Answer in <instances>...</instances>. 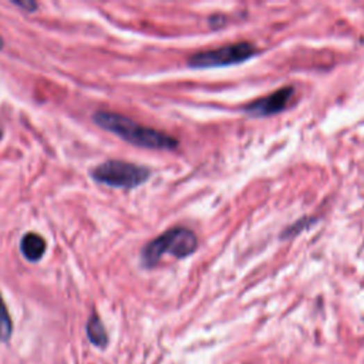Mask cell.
Masks as SVG:
<instances>
[{
	"label": "cell",
	"mask_w": 364,
	"mask_h": 364,
	"mask_svg": "<svg viewBox=\"0 0 364 364\" xmlns=\"http://www.w3.org/2000/svg\"><path fill=\"white\" fill-rule=\"evenodd\" d=\"M96 123L123 140L134 144L137 147L149 148V149H175L178 141L161 131L142 127L133 119L113 113H97L94 117Z\"/></svg>",
	"instance_id": "6da1fadb"
},
{
	"label": "cell",
	"mask_w": 364,
	"mask_h": 364,
	"mask_svg": "<svg viewBox=\"0 0 364 364\" xmlns=\"http://www.w3.org/2000/svg\"><path fill=\"white\" fill-rule=\"evenodd\" d=\"M198 248L197 235L184 226L172 228L149 244L142 251V263L147 267H153L164 255H171L178 259H184L192 255Z\"/></svg>",
	"instance_id": "7a4b0ae2"
},
{
	"label": "cell",
	"mask_w": 364,
	"mask_h": 364,
	"mask_svg": "<svg viewBox=\"0 0 364 364\" xmlns=\"http://www.w3.org/2000/svg\"><path fill=\"white\" fill-rule=\"evenodd\" d=\"M258 54V49L248 42H240L228 44L214 50H204L192 54L188 58V66L191 69H214L226 67L244 63Z\"/></svg>",
	"instance_id": "3957f363"
},
{
	"label": "cell",
	"mask_w": 364,
	"mask_h": 364,
	"mask_svg": "<svg viewBox=\"0 0 364 364\" xmlns=\"http://www.w3.org/2000/svg\"><path fill=\"white\" fill-rule=\"evenodd\" d=\"M151 172L148 168L124 163V161H108L97 167L93 172V178L115 188H135L149 178Z\"/></svg>",
	"instance_id": "277c9868"
},
{
	"label": "cell",
	"mask_w": 364,
	"mask_h": 364,
	"mask_svg": "<svg viewBox=\"0 0 364 364\" xmlns=\"http://www.w3.org/2000/svg\"><path fill=\"white\" fill-rule=\"evenodd\" d=\"M293 94H295L293 87L279 88L273 94L252 101L251 104L244 107V113L251 117H267V115L279 114L288 107Z\"/></svg>",
	"instance_id": "5b68a950"
},
{
	"label": "cell",
	"mask_w": 364,
	"mask_h": 364,
	"mask_svg": "<svg viewBox=\"0 0 364 364\" xmlns=\"http://www.w3.org/2000/svg\"><path fill=\"white\" fill-rule=\"evenodd\" d=\"M22 254L26 259L36 262L42 259L46 251V242L38 233H27L22 239Z\"/></svg>",
	"instance_id": "8992f818"
},
{
	"label": "cell",
	"mask_w": 364,
	"mask_h": 364,
	"mask_svg": "<svg viewBox=\"0 0 364 364\" xmlns=\"http://www.w3.org/2000/svg\"><path fill=\"white\" fill-rule=\"evenodd\" d=\"M87 336L90 339V342L93 343L97 347H106L107 346V333L104 330L103 323L100 322V319L94 315L88 320L87 324Z\"/></svg>",
	"instance_id": "52a82bcc"
},
{
	"label": "cell",
	"mask_w": 364,
	"mask_h": 364,
	"mask_svg": "<svg viewBox=\"0 0 364 364\" xmlns=\"http://www.w3.org/2000/svg\"><path fill=\"white\" fill-rule=\"evenodd\" d=\"M12 331H13L12 319L9 316V312L6 309L2 296H0V342H8L12 336Z\"/></svg>",
	"instance_id": "ba28073f"
},
{
	"label": "cell",
	"mask_w": 364,
	"mask_h": 364,
	"mask_svg": "<svg viewBox=\"0 0 364 364\" xmlns=\"http://www.w3.org/2000/svg\"><path fill=\"white\" fill-rule=\"evenodd\" d=\"M3 47V42H2V39H0V49H2Z\"/></svg>",
	"instance_id": "9c48e42d"
},
{
	"label": "cell",
	"mask_w": 364,
	"mask_h": 364,
	"mask_svg": "<svg viewBox=\"0 0 364 364\" xmlns=\"http://www.w3.org/2000/svg\"><path fill=\"white\" fill-rule=\"evenodd\" d=\"M0 135H2V131H0Z\"/></svg>",
	"instance_id": "30bf717a"
}]
</instances>
